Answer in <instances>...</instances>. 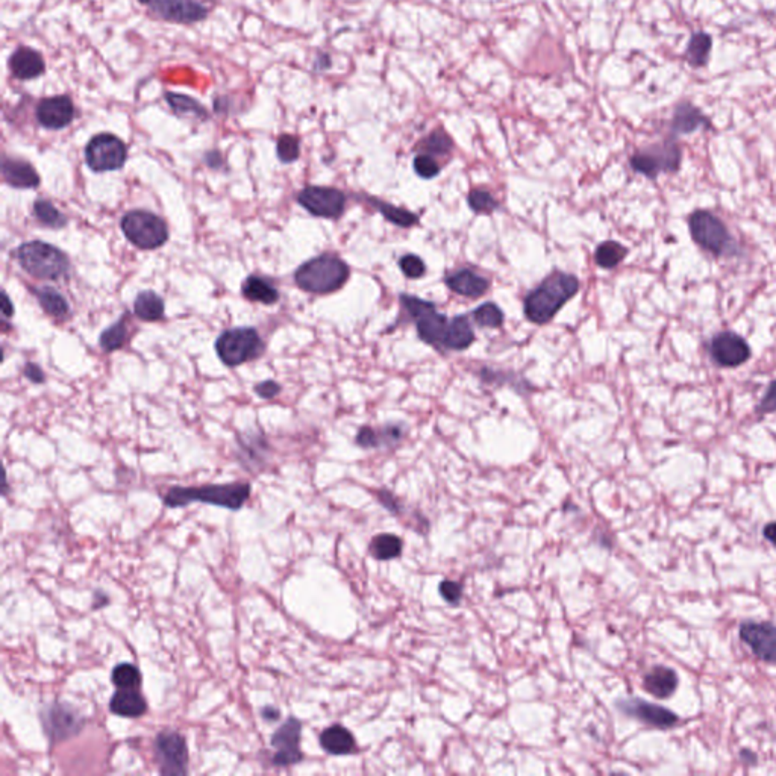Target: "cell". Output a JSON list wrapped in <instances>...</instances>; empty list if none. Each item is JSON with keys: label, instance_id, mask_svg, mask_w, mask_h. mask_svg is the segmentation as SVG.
<instances>
[{"label": "cell", "instance_id": "6da1fadb", "mask_svg": "<svg viewBox=\"0 0 776 776\" xmlns=\"http://www.w3.org/2000/svg\"><path fill=\"white\" fill-rule=\"evenodd\" d=\"M579 290L577 276L554 271L525 299V316L536 325H546Z\"/></svg>", "mask_w": 776, "mask_h": 776}, {"label": "cell", "instance_id": "7a4b0ae2", "mask_svg": "<svg viewBox=\"0 0 776 776\" xmlns=\"http://www.w3.org/2000/svg\"><path fill=\"white\" fill-rule=\"evenodd\" d=\"M251 496L249 482L211 484L204 487H174L164 496V504L170 508L187 506L193 502L223 506L228 510H240Z\"/></svg>", "mask_w": 776, "mask_h": 776}, {"label": "cell", "instance_id": "3957f363", "mask_svg": "<svg viewBox=\"0 0 776 776\" xmlns=\"http://www.w3.org/2000/svg\"><path fill=\"white\" fill-rule=\"evenodd\" d=\"M297 286L312 295H329L349 279V267L334 255H320L302 264L295 275Z\"/></svg>", "mask_w": 776, "mask_h": 776}, {"label": "cell", "instance_id": "277c9868", "mask_svg": "<svg viewBox=\"0 0 776 776\" xmlns=\"http://www.w3.org/2000/svg\"><path fill=\"white\" fill-rule=\"evenodd\" d=\"M17 260L36 279H58L69 271V258L55 246L43 241H29L19 247Z\"/></svg>", "mask_w": 776, "mask_h": 776}, {"label": "cell", "instance_id": "5b68a950", "mask_svg": "<svg viewBox=\"0 0 776 776\" xmlns=\"http://www.w3.org/2000/svg\"><path fill=\"white\" fill-rule=\"evenodd\" d=\"M690 234L705 251L715 256L736 255V241L732 240L730 230L723 222L708 211L698 210L690 215Z\"/></svg>", "mask_w": 776, "mask_h": 776}, {"label": "cell", "instance_id": "8992f818", "mask_svg": "<svg viewBox=\"0 0 776 776\" xmlns=\"http://www.w3.org/2000/svg\"><path fill=\"white\" fill-rule=\"evenodd\" d=\"M400 303L413 317L420 340L434 348H445L450 325L448 317L440 314L432 302L422 301L419 297L402 295Z\"/></svg>", "mask_w": 776, "mask_h": 776}, {"label": "cell", "instance_id": "52a82bcc", "mask_svg": "<svg viewBox=\"0 0 776 776\" xmlns=\"http://www.w3.org/2000/svg\"><path fill=\"white\" fill-rule=\"evenodd\" d=\"M215 351L226 366L235 368L260 357L264 351V343L254 327H235L217 338Z\"/></svg>", "mask_w": 776, "mask_h": 776}, {"label": "cell", "instance_id": "ba28073f", "mask_svg": "<svg viewBox=\"0 0 776 776\" xmlns=\"http://www.w3.org/2000/svg\"><path fill=\"white\" fill-rule=\"evenodd\" d=\"M122 230L138 249H158L169 240V230L158 215L149 211H131L122 219Z\"/></svg>", "mask_w": 776, "mask_h": 776}, {"label": "cell", "instance_id": "9c48e42d", "mask_svg": "<svg viewBox=\"0 0 776 776\" xmlns=\"http://www.w3.org/2000/svg\"><path fill=\"white\" fill-rule=\"evenodd\" d=\"M128 158V149L113 133H99L85 148V161L93 172H113L122 169Z\"/></svg>", "mask_w": 776, "mask_h": 776}, {"label": "cell", "instance_id": "30bf717a", "mask_svg": "<svg viewBox=\"0 0 776 776\" xmlns=\"http://www.w3.org/2000/svg\"><path fill=\"white\" fill-rule=\"evenodd\" d=\"M679 164H681V149L674 140H666L664 143L640 150L631 158V167L651 179L657 178L663 172H669V174L678 172Z\"/></svg>", "mask_w": 776, "mask_h": 776}, {"label": "cell", "instance_id": "8fae6325", "mask_svg": "<svg viewBox=\"0 0 776 776\" xmlns=\"http://www.w3.org/2000/svg\"><path fill=\"white\" fill-rule=\"evenodd\" d=\"M155 756L163 775H187L189 748L184 737L174 731L159 732L154 741Z\"/></svg>", "mask_w": 776, "mask_h": 776}, {"label": "cell", "instance_id": "7c38bea8", "mask_svg": "<svg viewBox=\"0 0 776 776\" xmlns=\"http://www.w3.org/2000/svg\"><path fill=\"white\" fill-rule=\"evenodd\" d=\"M41 725L52 743L66 741L77 736L84 726V719L70 705L55 702L46 705L40 713Z\"/></svg>", "mask_w": 776, "mask_h": 776}, {"label": "cell", "instance_id": "4fadbf2b", "mask_svg": "<svg viewBox=\"0 0 776 776\" xmlns=\"http://www.w3.org/2000/svg\"><path fill=\"white\" fill-rule=\"evenodd\" d=\"M616 707L623 715H628L631 719L639 720L644 725L655 728V730H674L675 726H678L679 723V717L675 715L674 711L661 707V705L640 699V698L618 699L616 702Z\"/></svg>", "mask_w": 776, "mask_h": 776}, {"label": "cell", "instance_id": "5bb4252c", "mask_svg": "<svg viewBox=\"0 0 776 776\" xmlns=\"http://www.w3.org/2000/svg\"><path fill=\"white\" fill-rule=\"evenodd\" d=\"M739 637L760 661L776 664L775 623L745 620L739 626Z\"/></svg>", "mask_w": 776, "mask_h": 776}, {"label": "cell", "instance_id": "9a60e30c", "mask_svg": "<svg viewBox=\"0 0 776 776\" xmlns=\"http://www.w3.org/2000/svg\"><path fill=\"white\" fill-rule=\"evenodd\" d=\"M299 204L312 215L325 219H337L346 206V196L331 187H307L297 196Z\"/></svg>", "mask_w": 776, "mask_h": 776}, {"label": "cell", "instance_id": "2e32d148", "mask_svg": "<svg viewBox=\"0 0 776 776\" xmlns=\"http://www.w3.org/2000/svg\"><path fill=\"white\" fill-rule=\"evenodd\" d=\"M163 20L191 25L208 16V10L196 0H138Z\"/></svg>", "mask_w": 776, "mask_h": 776}, {"label": "cell", "instance_id": "e0dca14e", "mask_svg": "<svg viewBox=\"0 0 776 776\" xmlns=\"http://www.w3.org/2000/svg\"><path fill=\"white\" fill-rule=\"evenodd\" d=\"M301 720L290 717L282 723L279 730L271 736V746L275 748L273 764L278 767L293 766L303 760L301 751Z\"/></svg>", "mask_w": 776, "mask_h": 776}, {"label": "cell", "instance_id": "ac0fdd59", "mask_svg": "<svg viewBox=\"0 0 776 776\" xmlns=\"http://www.w3.org/2000/svg\"><path fill=\"white\" fill-rule=\"evenodd\" d=\"M710 353L722 368H739L751 358V348L734 332H720L711 340Z\"/></svg>", "mask_w": 776, "mask_h": 776}, {"label": "cell", "instance_id": "d6986e66", "mask_svg": "<svg viewBox=\"0 0 776 776\" xmlns=\"http://www.w3.org/2000/svg\"><path fill=\"white\" fill-rule=\"evenodd\" d=\"M36 120L43 128L60 131L75 120L77 109L70 97L53 96L43 99L36 107Z\"/></svg>", "mask_w": 776, "mask_h": 776}, {"label": "cell", "instance_id": "ffe728a7", "mask_svg": "<svg viewBox=\"0 0 776 776\" xmlns=\"http://www.w3.org/2000/svg\"><path fill=\"white\" fill-rule=\"evenodd\" d=\"M8 64H10L11 75L20 81L36 79L46 70V64L40 52L34 51L31 47H19L11 55Z\"/></svg>", "mask_w": 776, "mask_h": 776}, {"label": "cell", "instance_id": "44dd1931", "mask_svg": "<svg viewBox=\"0 0 776 776\" xmlns=\"http://www.w3.org/2000/svg\"><path fill=\"white\" fill-rule=\"evenodd\" d=\"M445 282L446 286L449 287L450 290L457 295L472 297V299L484 296L485 293L490 290V281L484 276L469 271V269L452 271L446 276Z\"/></svg>", "mask_w": 776, "mask_h": 776}, {"label": "cell", "instance_id": "7402d4cb", "mask_svg": "<svg viewBox=\"0 0 776 776\" xmlns=\"http://www.w3.org/2000/svg\"><path fill=\"white\" fill-rule=\"evenodd\" d=\"M678 685V674L666 666H655L643 676V689L657 699H669Z\"/></svg>", "mask_w": 776, "mask_h": 776}, {"label": "cell", "instance_id": "603a6c76", "mask_svg": "<svg viewBox=\"0 0 776 776\" xmlns=\"http://www.w3.org/2000/svg\"><path fill=\"white\" fill-rule=\"evenodd\" d=\"M2 174L6 184L14 189H36L40 185V176L31 164L21 159L5 158Z\"/></svg>", "mask_w": 776, "mask_h": 776}, {"label": "cell", "instance_id": "cb8c5ba5", "mask_svg": "<svg viewBox=\"0 0 776 776\" xmlns=\"http://www.w3.org/2000/svg\"><path fill=\"white\" fill-rule=\"evenodd\" d=\"M109 710L122 717H140L148 710L143 695L137 689H118L109 700Z\"/></svg>", "mask_w": 776, "mask_h": 776}, {"label": "cell", "instance_id": "d4e9b609", "mask_svg": "<svg viewBox=\"0 0 776 776\" xmlns=\"http://www.w3.org/2000/svg\"><path fill=\"white\" fill-rule=\"evenodd\" d=\"M702 126H710V122L693 103L681 102L675 108L672 133L676 135H685V133H695Z\"/></svg>", "mask_w": 776, "mask_h": 776}, {"label": "cell", "instance_id": "484cf974", "mask_svg": "<svg viewBox=\"0 0 776 776\" xmlns=\"http://www.w3.org/2000/svg\"><path fill=\"white\" fill-rule=\"evenodd\" d=\"M320 745L331 756H348L357 749L352 732L343 725H332L323 731Z\"/></svg>", "mask_w": 776, "mask_h": 776}, {"label": "cell", "instance_id": "4316f807", "mask_svg": "<svg viewBox=\"0 0 776 776\" xmlns=\"http://www.w3.org/2000/svg\"><path fill=\"white\" fill-rule=\"evenodd\" d=\"M404 437V429L396 424L385 426L383 429H373L368 426L358 431L357 441L358 446H361L364 449H372V448H381V446H392L398 443L399 440Z\"/></svg>", "mask_w": 776, "mask_h": 776}, {"label": "cell", "instance_id": "83f0119b", "mask_svg": "<svg viewBox=\"0 0 776 776\" xmlns=\"http://www.w3.org/2000/svg\"><path fill=\"white\" fill-rule=\"evenodd\" d=\"M241 293H243V296L247 301L260 302V303H264V305H273V303L279 301V291L276 290L271 282L264 279V278H260V276H249L243 282Z\"/></svg>", "mask_w": 776, "mask_h": 776}, {"label": "cell", "instance_id": "f1b7e54d", "mask_svg": "<svg viewBox=\"0 0 776 776\" xmlns=\"http://www.w3.org/2000/svg\"><path fill=\"white\" fill-rule=\"evenodd\" d=\"M473 342H475V332L472 329L467 316H458L452 319L448 337H446L445 349L465 351Z\"/></svg>", "mask_w": 776, "mask_h": 776}, {"label": "cell", "instance_id": "f546056e", "mask_svg": "<svg viewBox=\"0 0 776 776\" xmlns=\"http://www.w3.org/2000/svg\"><path fill=\"white\" fill-rule=\"evenodd\" d=\"M135 316L146 322H157L164 316V301L155 291L146 290L138 293L133 303Z\"/></svg>", "mask_w": 776, "mask_h": 776}, {"label": "cell", "instance_id": "4dcf8cb0", "mask_svg": "<svg viewBox=\"0 0 776 776\" xmlns=\"http://www.w3.org/2000/svg\"><path fill=\"white\" fill-rule=\"evenodd\" d=\"M711 46H713V40L705 32H696L690 36L687 51H685V57H687L690 66L696 67V69L707 66Z\"/></svg>", "mask_w": 776, "mask_h": 776}, {"label": "cell", "instance_id": "1f68e13d", "mask_svg": "<svg viewBox=\"0 0 776 776\" xmlns=\"http://www.w3.org/2000/svg\"><path fill=\"white\" fill-rule=\"evenodd\" d=\"M402 549H404V543L393 534H379L373 538L368 547L373 558L383 562L398 558L402 554Z\"/></svg>", "mask_w": 776, "mask_h": 776}, {"label": "cell", "instance_id": "d6a6232c", "mask_svg": "<svg viewBox=\"0 0 776 776\" xmlns=\"http://www.w3.org/2000/svg\"><path fill=\"white\" fill-rule=\"evenodd\" d=\"M36 297H38L41 307L49 316L61 319V317L66 316L67 312H69V303H67L61 293H58L55 288H51V287L38 288L36 290Z\"/></svg>", "mask_w": 776, "mask_h": 776}, {"label": "cell", "instance_id": "836d02e7", "mask_svg": "<svg viewBox=\"0 0 776 776\" xmlns=\"http://www.w3.org/2000/svg\"><path fill=\"white\" fill-rule=\"evenodd\" d=\"M372 200V204L375 205V208H376V210L385 217V220H388V222L393 223V225L400 226V228H411V226L416 225V223L419 222V217L413 214L411 211L404 210V208H398V206L387 204V202H384V200Z\"/></svg>", "mask_w": 776, "mask_h": 776}, {"label": "cell", "instance_id": "e575fe53", "mask_svg": "<svg viewBox=\"0 0 776 776\" xmlns=\"http://www.w3.org/2000/svg\"><path fill=\"white\" fill-rule=\"evenodd\" d=\"M626 255H628V249L618 241H603L596 249L594 260L602 269H613L618 266Z\"/></svg>", "mask_w": 776, "mask_h": 776}, {"label": "cell", "instance_id": "d590c367", "mask_svg": "<svg viewBox=\"0 0 776 776\" xmlns=\"http://www.w3.org/2000/svg\"><path fill=\"white\" fill-rule=\"evenodd\" d=\"M419 149L424 154L431 155V157H443V155H449L452 152L454 141L445 129H437L420 141Z\"/></svg>", "mask_w": 776, "mask_h": 776}, {"label": "cell", "instance_id": "8d00e7d4", "mask_svg": "<svg viewBox=\"0 0 776 776\" xmlns=\"http://www.w3.org/2000/svg\"><path fill=\"white\" fill-rule=\"evenodd\" d=\"M34 215L36 219L49 226V228H64L67 225V217L62 214L61 211L55 208V205L49 200L40 199L34 204Z\"/></svg>", "mask_w": 776, "mask_h": 776}, {"label": "cell", "instance_id": "74e56055", "mask_svg": "<svg viewBox=\"0 0 776 776\" xmlns=\"http://www.w3.org/2000/svg\"><path fill=\"white\" fill-rule=\"evenodd\" d=\"M111 678L117 689H138L141 685V672L131 663L117 664Z\"/></svg>", "mask_w": 776, "mask_h": 776}, {"label": "cell", "instance_id": "f35d334b", "mask_svg": "<svg viewBox=\"0 0 776 776\" xmlns=\"http://www.w3.org/2000/svg\"><path fill=\"white\" fill-rule=\"evenodd\" d=\"M126 322L125 320H118L116 325L113 327H107L105 331L102 332V335H101V348L103 351H107V352H114V351H118V349L123 348V344L126 342Z\"/></svg>", "mask_w": 776, "mask_h": 776}, {"label": "cell", "instance_id": "ab89813d", "mask_svg": "<svg viewBox=\"0 0 776 776\" xmlns=\"http://www.w3.org/2000/svg\"><path fill=\"white\" fill-rule=\"evenodd\" d=\"M472 316L475 319V322L482 327H499L504 323V312L501 311V308L491 302L482 303L481 307L476 308Z\"/></svg>", "mask_w": 776, "mask_h": 776}, {"label": "cell", "instance_id": "60d3db41", "mask_svg": "<svg viewBox=\"0 0 776 776\" xmlns=\"http://www.w3.org/2000/svg\"><path fill=\"white\" fill-rule=\"evenodd\" d=\"M166 99H167V102H169L170 107L174 108V113L194 114L196 117H206V113H205V108L202 107V105H200L198 101H194V99H191V97L181 96V94L169 93Z\"/></svg>", "mask_w": 776, "mask_h": 776}, {"label": "cell", "instance_id": "b9f144b4", "mask_svg": "<svg viewBox=\"0 0 776 776\" xmlns=\"http://www.w3.org/2000/svg\"><path fill=\"white\" fill-rule=\"evenodd\" d=\"M276 154H278V158L281 159L282 163H295L299 158V155H301L299 140L295 135L284 133L276 141Z\"/></svg>", "mask_w": 776, "mask_h": 776}, {"label": "cell", "instance_id": "7bdbcfd3", "mask_svg": "<svg viewBox=\"0 0 776 776\" xmlns=\"http://www.w3.org/2000/svg\"><path fill=\"white\" fill-rule=\"evenodd\" d=\"M469 206L478 214H490L499 206L497 200L485 190H472L469 193Z\"/></svg>", "mask_w": 776, "mask_h": 776}, {"label": "cell", "instance_id": "ee69618b", "mask_svg": "<svg viewBox=\"0 0 776 776\" xmlns=\"http://www.w3.org/2000/svg\"><path fill=\"white\" fill-rule=\"evenodd\" d=\"M414 172L419 174L420 178L432 179L440 174V166L435 161L434 157L426 154H419L414 158L413 163Z\"/></svg>", "mask_w": 776, "mask_h": 776}, {"label": "cell", "instance_id": "f6af8a7d", "mask_svg": "<svg viewBox=\"0 0 776 776\" xmlns=\"http://www.w3.org/2000/svg\"><path fill=\"white\" fill-rule=\"evenodd\" d=\"M399 266H400L402 273H404L407 278H411V279L422 278V276L424 275V271H426V266H424V260H422L420 256L413 255V254L402 256L400 261H399Z\"/></svg>", "mask_w": 776, "mask_h": 776}, {"label": "cell", "instance_id": "bcb514c9", "mask_svg": "<svg viewBox=\"0 0 776 776\" xmlns=\"http://www.w3.org/2000/svg\"><path fill=\"white\" fill-rule=\"evenodd\" d=\"M439 592L446 602L458 603L463 598V586L458 582L449 581V579L440 582Z\"/></svg>", "mask_w": 776, "mask_h": 776}, {"label": "cell", "instance_id": "7dc6e473", "mask_svg": "<svg viewBox=\"0 0 776 776\" xmlns=\"http://www.w3.org/2000/svg\"><path fill=\"white\" fill-rule=\"evenodd\" d=\"M756 414H769L776 411V381H772L764 398L761 399L760 404L756 405Z\"/></svg>", "mask_w": 776, "mask_h": 776}, {"label": "cell", "instance_id": "c3c4849f", "mask_svg": "<svg viewBox=\"0 0 776 776\" xmlns=\"http://www.w3.org/2000/svg\"><path fill=\"white\" fill-rule=\"evenodd\" d=\"M255 392L260 398L271 399L275 398L276 394L281 392V385L276 384L275 381H263V383L255 385Z\"/></svg>", "mask_w": 776, "mask_h": 776}, {"label": "cell", "instance_id": "681fc988", "mask_svg": "<svg viewBox=\"0 0 776 776\" xmlns=\"http://www.w3.org/2000/svg\"><path fill=\"white\" fill-rule=\"evenodd\" d=\"M23 373H25L26 378L32 381L34 384H43L46 381V376H44V373L41 370L36 364L28 363L23 368Z\"/></svg>", "mask_w": 776, "mask_h": 776}, {"label": "cell", "instance_id": "f907efd6", "mask_svg": "<svg viewBox=\"0 0 776 776\" xmlns=\"http://www.w3.org/2000/svg\"><path fill=\"white\" fill-rule=\"evenodd\" d=\"M379 502H381V504H383L390 513H393V514H399V513H400V505H399L398 499H396L392 493H388V491L385 490L381 491V493H379Z\"/></svg>", "mask_w": 776, "mask_h": 776}, {"label": "cell", "instance_id": "816d5d0a", "mask_svg": "<svg viewBox=\"0 0 776 776\" xmlns=\"http://www.w3.org/2000/svg\"><path fill=\"white\" fill-rule=\"evenodd\" d=\"M763 537L776 547V521H771L763 528Z\"/></svg>", "mask_w": 776, "mask_h": 776}, {"label": "cell", "instance_id": "f5cc1de1", "mask_svg": "<svg viewBox=\"0 0 776 776\" xmlns=\"http://www.w3.org/2000/svg\"><path fill=\"white\" fill-rule=\"evenodd\" d=\"M2 312H4L5 319L14 316V305H12V302H11L5 291L2 293Z\"/></svg>", "mask_w": 776, "mask_h": 776}, {"label": "cell", "instance_id": "db71d44e", "mask_svg": "<svg viewBox=\"0 0 776 776\" xmlns=\"http://www.w3.org/2000/svg\"><path fill=\"white\" fill-rule=\"evenodd\" d=\"M263 717L269 720V722H275V720L281 717V711L275 708V707H266V708H263Z\"/></svg>", "mask_w": 776, "mask_h": 776}, {"label": "cell", "instance_id": "11a10c76", "mask_svg": "<svg viewBox=\"0 0 776 776\" xmlns=\"http://www.w3.org/2000/svg\"><path fill=\"white\" fill-rule=\"evenodd\" d=\"M741 761H745L746 764H752V763H756V756L754 752L751 751H741L740 752Z\"/></svg>", "mask_w": 776, "mask_h": 776}]
</instances>
